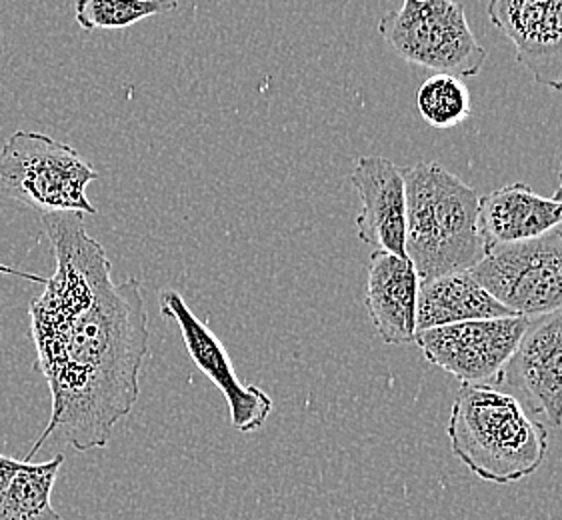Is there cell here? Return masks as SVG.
Returning a JSON list of instances; mask_svg holds the SVG:
<instances>
[{
    "label": "cell",
    "mask_w": 562,
    "mask_h": 520,
    "mask_svg": "<svg viewBox=\"0 0 562 520\" xmlns=\"http://www.w3.org/2000/svg\"><path fill=\"white\" fill-rule=\"evenodd\" d=\"M23 463L24 461H16V459H12V456L0 454V498H2L4 490L11 485L14 475L21 471Z\"/></svg>",
    "instance_id": "ac0fdd59"
},
{
    "label": "cell",
    "mask_w": 562,
    "mask_h": 520,
    "mask_svg": "<svg viewBox=\"0 0 562 520\" xmlns=\"http://www.w3.org/2000/svg\"><path fill=\"white\" fill-rule=\"evenodd\" d=\"M160 315L175 320L180 328L184 347L201 373L225 395L231 410V425L238 432L259 430L272 412V398L257 385H247L238 378L225 344L211 327L192 313L184 298L175 291L160 294Z\"/></svg>",
    "instance_id": "ba28073f"
},
{
    "label": "cell",
    "mask_w": 562,
    "mask_h": 520,
    "mask_svg": "<svg viewBox=\"0 0 562 520\" xmlns=\"http://www.w3.org/2000/svg\"><path fill=\"white\" fill-rule=\"evenodd\" d=\"M505 385L513 386L535 415L562 429V308L529 318L508 362Z\"/></svg>",
    "instance_id": "9c48e42d"
},
{
    "label": "cell",
    "mask_w": 562,
    "mask_h": 520,
    "mask_svg": "<svg viewBox=\"0 0 562 520\" xmlns=\"http://www.w3.org/2000/svg\"><path fill=\"white\" fill-rule=\"evenodd\" d=\"M450 451L484 483L510 485L535 475L549 453V430L517 396L462 385L447 425Z\"/></svg>",
    "instance_id": "3957f363"
},
{
    "label": "cell",
    "mask_w": 562,
    "mask_h": 520,
    "mask_svg": "<svg viewBox=\"0 0 562 520\" xmlns=\"http://www.w3.org/2000/svg\"><path fill=\"white\" fill-rule=\"evenodd\" d=\"M63 463V454L46 463L24 461L0 498V520H60L50 495Z\"/></svg>",
    "instance_id": "9a60e30c"
},
{
    "label": "cell",
    "mask_w": 562,
    "mask_h": 520,
    "mask_svg": "<svg viewBox=\"0 0 562 520\" xmlns=\"http://www.w3.org/2000/svg\"><path fill=\"white\" fill-rule=\"evenodd\" d=\"M529 318L471 320L450 327L428 328L415 335L425 361L452 374L461 385H505L506 369Z\"/></svg>",
    "instance_id": "52a82bcc"
},
{
    "label": "cell",
    "mask_w": 562,
    "mask_h": 520,
    "mask_svg": "<svg viewBox=\"0 0 562 520\" xmlns=\"http://www.w3.org/2000/svg\"><path fill=\"white\" fill-rule=\"evenodd\" d=\"M99 177L77 148L43 133L16 131L0 150V194L43 215H97L87 186Z\"/></svg>",
    "instance_id": "277c9868"
},
{
    "label": "cell",
    "mask_w": 562,
    "mask_h": 520,
    "mask_svg": "<svg viewBox=\"0 0 562 520\" xmlns=\"http://www.w3.org/2000/svg\"><path fill=\"white\" fill-rule=\"evenodd\" d=\"M488 19L515 45L532 79L562 91V0H493Z\"/></svg>",
    "instance_id": "30bf717a"
},
{
    "label": "cell",
    "mask_w": 562,
    "mask_h": 520,
    "mask_svg": "<svg viewBox=\"0 0 562 520\" xmlns=\"http://www.w3.org/2000/svg\"><path fill=\"white\" fill-rule=\"evenodd\" d=\"M406 189V259L418 283L473 271L484 259L479 230L481 194L439 162L403 169Z\"/></svg>",
    "instance_id": "7a4b0ae2"
},
{
    "label": "cell",
    "mask_w": 562,
    "mask_h": 520,
    "mask_svg": "<svg viewBox=\"0 0 562 520\" xmlns=\"http://www.w3.org/2000/svg\"><path fill=\"white\" fill-rule=\"evenodd\" d=\"M359 193L357 235L362 242L406 259V189L403 169L384 157H360L350 172Z\"/></svg>",
    "instance_id": "8fae6325"
},
{
    "label": "cell",
    "mask_w": 562,
    "mask_h": 520,
    "mask_svg": "<svg viewBox=\"0 0 562 520\" xmlns=\"http://www.w3.org/2000/svg\"><path fill=\"white\" fill-rule=\"evenodd\" d=\"M554 201H559L562 203V150H561V162H559V189H557V193L552 196Z\"/></svg>",
    "instance_id": "d6986e66"
},
{
    "label": "cell",
    "mask_w": 562,
    "mask_h": 520,
    "mask_svg": "<svg viewBox=\"0 0 562 520\" xmlns=\"http://www.w3.org/2000/svg\"><path fill=\"white\" fill-rule=\"evenodd\" d=\"M416 109L428 125L454 128L471 118V92L450 75H432L416 91Z\"/></svg>",
    "instance_id": "e0dca14e"
},
{
    "label": "cell",
    "mask_w": 562,
    "mask_h": 520,
    "mask_svg": "<svg viewBox=\"0 0 562 520\" xmlns=\"http://www.w3.org/2000/svg\"><path fill=\"white\" fill-rule=\"evenodd\" d=\"M29 318L53 410L24 461L31 463L50 437L79 453L104 449L140 395L138 376L150 340L140 283L111 279L75 305L33 301Z\"/></svg>",
    "instance_id": "6da1fadb"
},
{
    "label": "cell",
    "mask_w": 562,
    "mask_h": 520,
    "mask_svg": "<svg viewBox=\"0 0 562 520\" xmlns=\"http://www.w3.org/2000/svg\"><path fill=\"white\" fill-rule=\"evenodd\" d=\"M515 317L495 296L484 291L471 271L452 272L432 281L418 283L416 332L428 328L450 327L471 320Z\"/></svg>",
    "instance_id": "5bb4252c"
},
{
    "label": "cell",
    "mask_w": 562,
    "mask_h": 520,
    "mask_svg": "<svg viewBox=\"0 0 562 520\" xmlns=\"http://www.w3.org/2000/svg\"><path fill=\"white\" fill-rule=\"evenodd\" d=\"M379 33L398 57L437 75L476 77L486 60L461 2L405 0L398 11L384 14Z\"/></svg>",
    "instance_id": "5b68a950"
},
{
    "label": "cell",
    "mask_w": 562,
    "mask_h": 520,
    "mask_svg": "<svg viewBox=\"0 0 562 520\" xmlns=\"http://www.w3.org/2000/svg\"><path fill=\"white\" fill-rule=\"evenodd\" d=\"M367 272L364 303L379 337L393 347L415 342L418 276L413 262L374 250Z\"/></svg>",
    "instance_id": "7c38bea8"
},
{
    "label": "cell",
    "mask_w": 562,
    "mask_h": 520,
    "mask_svg": "<svg viewBox=\"0 0 562 520\" xmlns=\"http://www.w3.org/2000/svg\"><path fill=\"white\" fill-rule=\"evenodd\" d=\"M562 225V203L522 182L481 196L479 230L486 250L544 237Z\"/></svg>",
    "instance_id": "4fadbf2b"
},
{
    "label": "cell",
    "mask_w": 562,
    "mask_h": 520,
    "mask_svg": "<svg viewBox=\"0 0 562 520\" xmlns=\"http://www.w3.org/2000/svg\"><path fill=\"white\" fill-rule=\"evenodd\" d=\"M170 0H79L75 19L82 31H123L133 24L177 11Z\"/></svg>",
    "instance_id": "2e32d148"
},
{
    "label": "cell",
    "mask_w": 562,
    "mask_h": 520,
    "mask_svg": "<svg viewBox=\"0 0 562 520\" xmlns=\"http://www.w3.org/2000/svg\"><path fill=\"white\" fill-rule=\"evenodd\" d=\"M471 274L515 317L562 308V230L488 249Z\"/></svg>",
    "instance_id": "8992f818"
}]
</instances>
